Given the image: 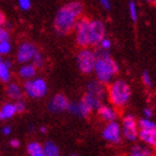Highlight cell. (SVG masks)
I'll return each instance as SVG.
<instances>
[{
    "label": "cell",
    "instance_id": "7402d4cb",
    "mask_svg": "<svg viewBox=\"0 0 156 156\" xmlns=\"http://www.w3.org/2000/svg\"><path fill=\"white\" fill-rule=\"evenodd\" d=\"M132 152H135V153H140L142 155L145 156H152L153 153H152V150L150 147L147 146H140V145H135V146L132 148Z\"/></svg>",
    "mask_w": 156,
    "mask_h": 156
},
{
    "label": "cell",
    "instance_id": "52a82bcc",
    "mask_svg": "<svg viewBox=\"0 0 156 156\" xmlns=\"http://www.w3.org/2000/svg\"><path fill=\"white\" fill-rule=\"evenodd\" d=\"M122 134L123 136L129 142H135L138 138V126L137 120L134 117V115L127 114L123 117V124H122Z\"/></svg>",
    "mask_w": 156,
    "mask_h": 156
},
{
    "label": "cell",
    "instance_id": "30bf717a",
    "mask_svg": "<svg viewBox=\"0 0 156 156\" xmlns=\"http://www.w3.org/2000/svg\"><path fill=\"white\" fill-rule=\"evenodd\" d=\"M68 104H69V101L65 95L56 94L48 103L47 108H48V111L51 112V113H60V112L67 111Z\"/></svg>",
    "mask_w": 156,
    "mask_h": 156
},
{
    "label": "cell",
    "instance_id": "ac0fdd59",
    "mask_svg": "<svg viewBox=\"0 0 156 156\" xmlns=\"http://www.w3.org/2000/svg\"><path fill=\"white\" fill-rule=\"evenodd\" d=\"M10 78H11L10 69L7 67L5 59H2V57L0 56V80L2 83H9Z\"/></svg>",
    "mask_w": 156,
    "mask_h": 156
},
{
    "label": "cell",
    "instance_id": "8fae6325",
    "mask_svg": "<svg viewBox=\"0 0 156 156\" xmlns=\"http://www.w3.org/2000/svg\"><path fill=\"white\" fill-rule=\"evenodd\" d=\"M98 116L101 117V119H104L107 123H112V122H116L118 118V111L116 108H114L112 105H101V107L97 109Z\"/></svg>",
    "mask_w": 156,
    "mask_h": 156
},
{
    "label": "cell",
    "instance_id": "ffe728a7",
    "mask_svg": "<svg viewBox=\"0 0 156 156\" xmlns=\"http://www.w3.org/2000/svg\"><path fill=\"white\" fill-rule=\"evenodd\" d=\"M42 151H44V147H42L41 144L38 143V142H30V143H28V145H27V153H28L29 156L39 153V152H42Z\"/></svg>",
    "mask_w": 156,
    "mask_h": 156
},
{
    "label": "cell",
    "instance_id": "74e56055",
    "mask_svg": "<svg viewBox=\"0 0 156 156\" xmlns=\"http://www.w3.org/2000/svg\"><path fill=\"white\" fill-rule=\"evenodd\" d=\"M31 156H46V155H45V153H44V151H42V152H39V153L34 154V155H31Z\"/></svg>",
    "mask_w": 156,
    "mask_h": 156
},
{
    "label": "cell",
    "instance_id": "8d00e7d4",
    "mask_svg": "<svg viewBox=\"0 0 156 156\" xmlns=\"http://www.w3.org/2000/svg\"><path fill=\"white\" fill-rule=\"evenodd\" d=\"M129 156H145V155H142V154H140V153H135V152H130Z\"/></svg>",
    "mask_w": 156,
    "mask_h": 156
},
{
    "label": "cell",
    "instance_id": "4fadbf2b",
    "mask_svg": "<svg viewBox=\"0 0 156 156\" xmlns=\"http://www.w3.org/2000/svg\"><path fill=\"white\" fill-rule=\"evenodd\" d=\"M138 138L147 145V147L156 148V128L151 130H140Z\"/></svg>",
    "mask_w": 156,
    "mask_h": 156
},
{
    "label": "cell",
    "instance_id": "f35d334b",
    "mask_svg": "<svg viewBox=\"0 0 156 156\" xmlns=\"http://www.w3.org/2000/svg\"><path fill=\"white\" fill-rule=\"evenodd\" d=\"M40 132H41L42 134H46V133H47V128H46L45 126H42L41 128H40Z\"/></svg>",
    "mask_w": 156,
    "mask_h": 156
},
{
    "label": "cell",
    "instance_id": "277c9868",
    "mask_svg": "<svg viewBox=\"0 0 156 156\" xmlns=\"http://www.w3.org/2000/svg\"><path fill=\"white\" fill-rule=\"evenodd\" d=\"M76 62L79 70L83 74H91L94 72L95 62H96V54L94 50L89 48L80 49L76 56Z\"/></svg>",
    "mask_w": 156,
    "mask_h": 156
},
{
    "label": "cell",
    "instance_id": "44dd1931",
    "mask_svg": "<svg viewBox=\"0 0 156 156\" xmlns=\"http://www.w3.org/2000/svg\"><path fill=\"white\" fill-rule=\"evenodd\" d=\"M128 11H129V17L133 23H136L138 19V10L135 1H129L128 3Z\"/></svg>",
    "mask_w": 156,
    "mask_h": 156
},
{
    "label": "cell",
    "instance_id": "b9f144b4",
    "mask_svg": "<svg viewBox=\"0 0 156 156\" xmlns=\"http://www.w3.org/2000/svg\"><path fill=\"white\" fill-rule=\"evenodd\" d=\"M152 156H155V155H152Z\"/></svg>",
    "mask_w": 156,
    "mask_h": 156
},
{
    "label": "cell",
    "instance_id": "836d02e7",
    "mask_svg": "<svg viewBox=\"0 0 156 156\" xmlns=\"http://www.w3.org/2000/svg\"><path fill=\"white\" fill-rule=\"evenodd\" d=\"M7 23V19H6V16H5V13L0 10V27H5Z\"/></svg>",
    "mask_w": 156,
    "mask_h": 156
},
{
    "label": "cell",
    "instance_id": "d590c367",
    "mask_svg": "<svg viewBox=\"0 0 156 156\" xmlns=\"http://www.w3.org/2000/svg\"><path fill=\"white\" fill-rule=\"evenodd\" d=\"M2 134H3V135H6V136L10 135V134H11V128H10L9 126L2 127Z\"/></svg>",
    "mask_w": 156,
    "mask_h": 156
},
{
    "label": "cell",
    "instance_id": "9c48e42d",
    "mask_svg": "<svg viewBox=\"0 0 156 156\" xmlns=\"http://www.w3.org/2000/svg\"><path fill=\"white\" fill-rule=\"evenodd\" d=\"M103 138L111 144H119L122 140V127L117 122H112L105 125L101 132Z\"/></svg>",
    "mask_w": 156,
    "mask_h": 156
},
{
    "label": "cell",
    "instance_id": "e0dca14e",
    "mask_svg": "<svg viewBox=\"0 0 156 156\" xmlns=\"http://www.w3.org/2000/svg\"><path fill=\"white\" fill-rule=\"evenodd\" d=\"M44 153L46 156H59V147L57 144L51 142V140H47L44 144Z\"/></svg>",
    "mask_w": 156,
    "mask_h": 156
},
{
    "label": "cell",
    "instance_id": "e575fe53",
    "mask_svg": "<svg viewBox=\"0 0 156 156\" xmlns=\"http://www.w3.org/2000/svg\"><path fill=\"white\" fill-rule=\"evenodd\" d=\"M10 145H11L13 148H17V147L20 146V140H17V138H13V140H10Z\"/></svg>",
    "mask_w": 156,
    "mask_h": 156
},
{
    "label": "cell",
    "instance_id": "8992f818",
    "mask_svg": "<svg viewBox=\"0 0 156 156\" xmlns=\"http://www.w3.org/2000/svg\"><path fill=\"white\" fill-rule=\"evenodd\" d=\"M89 21L90 19L87 17H81L78 20L75 26V36L76 44L81 48L89 47V39H88V28H89Z\"/></svg>",
    "mask_w": 156,
    "mask_h": 156
},
{
    "label": "cell",
    "instance_id": "9a60e30c",
    "mask_svg": "<svg viewBox=\"0 0 156 156\" xmlns=\"http://www.w3.org/2000/svg\"><path fill=\"white\" fill-rule=\"evenodd\" d=\"M18 73H19V76L21 78L26 79V80H30V79H33L36 76L37 68L31 62H29V64H25V65L21 66L19 70H18Z\"/></svg>",
    "mask_w": 156,
    "mask_h": 156
},
{
    "label": "cell",
    "instance_id": "d4e9b609",
    "mask_svg": "<svg viewBox=\"0 0 156 156\" xmlns=\"http://www.w3.org/2000/svg\"><path fill=\"white\" fill-rule=\"evenodd\" d=\"M78 103H79V108H80V117H83V118H87V117H89V115L91 114L90 108L88 107L87 105L85 104L81 99H80V101H78Z\"/></svg>",
    "mask_w": 156,
    "mask_h": 156
},
{
    "label": "cell",
    "instance_id": "4316f807",
    "mask_svg": "<svg viewBox=\"0 0 156 156\" xmlns=\"http://www.w3.org/2000/svg\"><path fill=\"white\" fill-rule=\"evenodd\" d=\"M142 80L145 85H146L147 87H152L153 86V80H152V77H151L150 73L147 72V70H144L142 73Z\"/></svg>",
    "mask_w": 156,
    "mask_h": 156
},
{
    "label": "cell",
    "instance_id": "4dcf8cb0",
    "mask_svg": "<svg viewBox=\"0 0 156 156\" xmlns=\"http://www.w3.org/2000/svg\"><path fill=\"white\" fill-rule=\"evenodd\" d=\"M13 104H15V108H16V113H23L26 111V104L23 101H16Z\"/></svg>",
    "mask_w": 156,
    "mask_h": 156
},
{
    "label": "cell",
    "instance_id": "f1b7e54d",
    "mask_svg": "<svg viewBox=\"0 0 156 156\" xmlns=\"http://www.w3.org/2000/svg\"><path fill=\"white\" fill-rule=\"evenodd\" d=\"M18 6H19V8L21 10L27 11V10H29L31 8V1H29V0H19Z\"/></svg>",
    "mask_w": 156,
    "mask_h": 156
},
{
    "label": "cell",
    "instance_id": "6da1fadb",
    "mask_svg": "<svg viewBox=\"0 0 156 156\" xmlns=\"http://www.w3.org/2000/svg\"><path fill=\"white\" fill-rule=\"evenodd\" d=\"M84 6L79 1L66 3L57 10L54 19L55 31L58 35H68L75 29L77 21L83 17Z\"/></svg>",
    "mask_w": 156,
    "mask_h": 156
},
{
    "label": "cell",
    "instance_id": "d6a6232c",
    "mask_svg": "<svg viewBox=\"0 0 156 156\" xmlns=\"http://www.w3.org/2000/svg\"><path fill=\"white\" fill-rule=\"evenodd\" d=\"M99 2H101V6L103 7L105 10H111L112 9L111 1H108V0H101Z\"/></svg>",
    "mask_w": 156,
    "mask_h": 156
},
{
    "label": "cell",
    "instance_id": "83f0119b",
    "mask_svg": "<svg viewBox=\"0 0 156 156\" xmlns=\"http://www.w3.org/2000/svg\"><path fill=\"white\" fill-rule=\"evenodd\" d=\"M98 46H101V48H99V49L104 50V51H108V50L112 48V40L105 37V38L101 40V44H99Z\"/></svg>",
    "mask_w": 156,
    "mask_h": 156
},
{
    "label": "cell",
    "instance_id": "ab89813d",
    "mask_svg": "<svg viewBox=\"0 0 156 156\" xmlns=\"http://www.w3.org/2000/svg\"><path fill=\"white\" fill-rule=\"evenodd\" d=\"M72 156H77V155H75V154H74V155H72Z\"/></svg>",
    "mask_w": 156,
    "mask_h": 156
},
{
    "label": "cell",
    "instance_id": "3957f363",
    "mask_svg": "<svg viewBox=\"0 0 156 156\" xmlns=\"http://www.w3.org/2000/svg\"><path fill=\"white\" fill-rule=\"evenodd\" d=\"M107 97L112 106L116 109H122L128 104L132 97V88L127 81L123 79H115L108 85Z\"/></svg>",
    "mask_w": 156,
    "mask_h": 156
},
{
    "label": "cell",
    "instance_id": "60d3db41",
    "mask_svg": "<svg viewBox=\"0 0 156 156\" xmlns=\"http://www.w3.org/2000/svg\"><path fill=\"white\" fill-rule=\"evenodd\" d=\"M155 5H156V1H155Z\"/></svg>",
    "mask_w": 156,
    "mask_h": 156
},
{
    "label": "cell",
    "instance_id": "7a4b0ae2",
    "mask_svg": "<svg viewBox=\"0 0 156 156\" xmlns=\"http://www.w3.org/2000/svg\"><path fill=\"white\" fill-rule=\"evenodd\" d=\"M96 54L94 73L99 81L103 85H109L115 80V77L119 72V66L108 51L98 49Z\"/></svg>",
    "mask_w": 156,
    "mask_h": 156
},
{
    "label": "cell",
    "instance_id": "5b68a950",
    "mask_svg": "<svg viewBox=\"0 0 156 156\" xmlns=\"http://www.w3.org/2000/svg\"><path fill=\"white\" fill-rule=\"evenodd\" d=\"M106 27L101 19H90L89 28H88V39L89 46H98L101 41L105 38Z\"/></svg>",
    "mask_w": 156,
    "mask_h": 156
},
{
    "label": "cell",
    "instance_id": "f546056e",
    "mask_svg": "<svg viewBox=\"0 0 156 156\" xmlns=\"http://www.w3.org/2000/svg\"><path fill=\"white\" fill-rule=\"evenodd\" d=\"M9 39H10V35H9V31L7 30V28L0 27V42L9 40Z\"/></svg>",
    "mask_w": 156,
    "mask_h": 156
},
{
    "label": "cell",
    "instance_id": "603a6c76",
    "mask_svg": "<svg viewBox=\"0 0 156 156\" xmlns=\"http://www.w3.org/2000/svg\"><path fill=\"white\" fill-rule=\"evenodd\" d=\"M67 111L70 113V114L75 115L77 117H80V108H79V103H76V101H69L68 107H67Z\"/></svg>",
    "mask_w": 156,
    "mask_h": 156
},
{
    "label": "cell",
    "instance_id": "d6986e66",
    "mask_svg": "<svg viewBox=\"0 0 156 156\" xmlns=\"http://www.w3.org/2000/svg\"><path fill=\"white\" fill-rule=\"evenodd\" d=\"M137 126L140 130H151L156 128V123L152 119H147V118H140L137 120Z\"/></svg>",
    "mask_w": 156,
    "mask_h": 156
},
{
    "label": "cell",
    "instance_id": "ba28073f",
    "mask_svg": "<svg viewBox=\"0 0 156 156\" xmlns=\"http://www.w3.org/2000/svg\"><path fill=\"white\" fill-rule=\"evenodd\" d=\"M37 51H38V48L35 44L30 41L21 42L17 50V62L23 65L29 64L37 54Z\"/></svg>",
    "mask_w": 156,
    "mask_h": 156
},
{
    "label": "cell",
    "instance_id": "cb8c5ba5",
    "mask_svg": "<svg viewBox=\"0 0 156 156\" xmlns=\"http://www.w3.org/2000/svg\"><path fill=\"white\" fill-rule=\"evenodd\" d=\"M11 42L10 40H6V41H1L0 42V56H5L8 55L10 51H11Z\"/></svg>",
    "mask_w": 156,
    "mask_h": 156
},
{
    "label": "cell",
    "instance_id": "1f68e13d",
    "mask_svg": "<svg viewBox=\"0 0 156 156\" xmlns=\"http://www.w3.org/2000/svg\"><path fill=\"white\" fill-rule=\"evenodd\" d=\"M143 114H144V118L151 119V118H152V116H153V112H152V109H151L150 107H146V108H144Z\"/></svg>",
    "mask_w": 156,
    "mask_h": 156
},
{
    "label": "cell",
    "instance_id": "484cf974",
    "mask_svg": "<svg viewBox=\"0 0 156 156\" xmlns=\"http://www.w3.org/2000/svg\"><path fill=\"white\" fill-rule=\"evenodd\" d=\"M31 64H33L35 67H41L42 65H44V57H42L41 52L37 51V54L35 55V57L33 58V60H31Z\"/></svg>",
    "mask_w": 156,
    "mask_h": 156
},
{
    "label": "cell",
    "instance_id": "7c38bea8",
    "mask_svg": "<svg viewBox=\"0 0 156 156\" xmlns=\"http://www.w3.org/2000/svg\"><path fill=\"white\" fill-rule=\"evenodd\" d=\"M31 83H33L34 98H41L47 94L48 86L44 78H34L31 79Z\"/></svg>",
    "mask_w": 156,
    "mask_h": 156
},
{
    "label": "cell",
    "instance_id": "2e32d148",
    "mask_svg": "<svg viewBox=\"0 0 156 156\" xmlns=\"http://www.w3.org/2000/svg\"><path fill=\"white\" fill-rule=\"evenodd\" d=\"M16 108L13 103H6L0 107V120H6L12 118L16 115Z\"/></svg>",
    "mask_w": 156,
    "mask_h": 156
},
{
    "label": "cell",
    "instance_id": "5bb4252c",
    "mask_svg": "<svg viewBox=\"0 0 156 156\" xmlns=\"http://www.w3.org/2000/svg\"><path fill=\"white\" fill-rule=\"evenodd\" d=\"M6 91L8 97L11 98L12 101H23V88L20 87L17 83H12V81L9 83L6 88Z\"/></svg>",
    "mask_w": 156,
    "mask_h": 156
}]
</instances>
